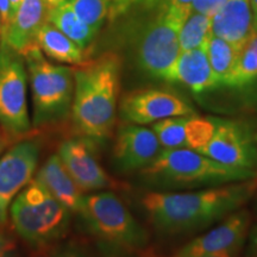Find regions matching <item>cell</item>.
<instances>
[{"mask_svg":"<svg viewBox=\"0 0 257 257\" xmlns=\"http://www.w3.org/2000/svg\"><path fill=\"white\" fill-rule=\"evenodd\" d=\"M256 193L257 175L198 191H153L143 195L141 205L157 232L175 236L206 229L243 208Z\"/></svg>","mask_w":257,"mask_h":257,"instance_id":"6da1fadb","label":"cell"},{"mask_svg":"<svg viewBox=\"0 0 257 257\" xmlns=\"http://www.w3.org/2000/svg\"><path fill=\"white\" fill-rule=\"evenodd\" d=\"M74 98L70 126L74 136L101 144L113 135L119 94L123 59L115 51L73 66Z\"/></svg>","mask_w":257,"mask_h":257,"instance_id":"7a4b0ae2","label":"cell"},{"mask_svg":"<svg viewBox=\"0 0 257 257\" xmlns=\"http://www.w3.org/2000/svg\"><path fill=\"white\" fill-rule=\"evenodd\" d=\"M79 216L106 257L146 255L149 234L115 193L99 191L86 194Z\"/></svg>","mask_w":257,"mask_h":257,"instance_id":"3957f363","label":"cell"},{"mask_svg":"<svg viewBox=\"0 0 257 257\" xmlns=\"http://www.w3.org/2000/svg\"><path fill=\"white\" fill-rule=\"evenodd\" d=\"M140 175L150 187L184 189L242 181L255 178L257 172L221 165L193 149H163Z\"/></svg>","mask_w":257,"mask_h":257,"instance_id":"277c9868","label":"cell"},{"mask_svg":"<svg viewBox=\"0 0 257 257\" xmlns=\"http://www.w3.org/2000/svg\"><path fill=\"white\" fill-rule=\"evenodd\" d=\"M32 99V128L54 127L70 118L74 98L73 66L48 60L37 44L23 54Z\"/></svg>","mask_w":257,"mask_h":257,"instance_id":"5b68a950","label":"cell"},{"mask_svg":"<svg viewBox=\"0 0 257 257\" xmlns=\"http://www.w3.org/2000/svg\"><path fill=\"white\" fill-rule=\"evenodd\" d=\"M72 212L32 179L10 207L16 233L32 248L54 245L68 232Z\"/></svg>","mask_w":257,"mask_h":257,"instance_id":"8992f818","label":"cell"},{"mask_svg":"<svg viewBox=\"0 0 257 257\" xmlns=\"http://www.w3.org/2000/svg\"><path fill=\"white\" fill-rule=\"evenodd\" d=\"M154 15L146 22L133 42L135 62L144 74L166 81L180 48V29L187 17L166 5H152Z\"/></svg>","mask_w":257,"mask_h":257,"instance_id":"52a82bcc","label":"cell"},{"mask_svg":"<svg viewBox=\"0 0 257 257\" xmlns=\"http://www.w3.org/2000/svg\"><path fill=\"white\" fill-rule=\"evenodd\" d=\"M28 81L23 55L0 41V127L9 143L24 140L32 130Z\"/></svg>","mask_w":257,"mask_h":257,"instance_id":"ba28073f","label":"cell"},{"mask_svg":"<svg viewBox=\"0 0 257 257\" xmlns=\"http://www.w3.org/2000/svg\"><path fill=\"white\" fill-rule=\"evenodd\" d=\"M221 165L257 172V134L243 120L216 118V130L200 150Z\"/></svg>","mask_w":257,"mask_h":257,"instance_id":"9c48e42d","label":"cell"},{"mask_svg":"<svg viewBox=\"0 0 257 257\" xmlns=\"http://www.w3.org/2000/svg\"><path fill=\"white\" fill-rule=\"evenodd\" d=\"M40 152L37 141L24 138L0 157V227L8 225L12 202L36 175Z\"/></svg>","mask_w":257,"mask_h":257,"instance_id":"30bf717a","label":"cell"},{"mask_svg":"<svg viewBox=\"0 0 257 257\" xmlns=\"http://www.w3.org/2000/svg\"><path fill=\"white\" fill-rule=\"evenodd\" d=\"M119 114L125 123L149 125L166 118L197 114L178 93L162 88H140L121 96Z\"/></svg>","mask_w":257,"mask_h":257,"instance_id":"8fae6325","label":"cell"},{"mask_svg":"<svg viewBox=\"0 0 257 257\" xmlns=\"http://www.w3.org/2000/svg\"><path fill=\"white\" fill-rule=\"evenodd\" d=\"M250 226L251 214L249 211L240 208L224 218L213 229L185 244L173 256L199 257L224 253L237 256L246 242Z\"/></svg>","mask_w":257,"mask_h":257,"instance_id":"7c38bea8","label":"cell"},{"mask_svg":"<svg viewBox=\"0 0 257 257\" xmlns=\"http://www.w3.org/2000/svg\"><path fill=\"white\" fill-rule=\"evenodd\" d=\"M95 146L89 140L74 136L62 141L57 150L64 168L86 194L118 187L117 181L106 173L96 159Z\"/></svg>","mask_w":257,"mask_h":257,"instance_id":"4fadbf2b","label":"cell"},{"mask_svg":"<svg viewBox=\"0 0 257 257\" xmlns=\"http://www.w3.org/2000/svg\"><path fill=\"white\" fill-rule=\"evenodd\" d=\"M163 148L153 128L124 123L118 127L113 144V160L124 173L141 172L160 155Z\"/></svg>","mask_w":257,"mask_h":257,"instance_id":"5bb4252c","label":"cell"},{"mask_svg":"<svg viewBox=\"0 0 257 257\" xmlns=\"http://www.w3.org/2000/svg\"><path fill=\"white\" fill-rule=\"evenodd\" d=\"M212 35L242 50L256 36L250 0H227L212 17Z\"/></svg>","mask_w":257,"mask_h":257,"instance_id":"9a60e30c","label":"cell"},{"mask_svg":"<svg viewBox=\"0 0 257 257\" xmlns=\"http://www.w3.org/2000/svg\"><path fill=\"white\" fill-rule=\"evenodd\" d=\"M47 15L46 0H23L9 28L0 35L2 42L23 55L36 44L37 32L47 22Z\"/></svg>","mask_w":257,"mask_h":257,"instance_id":"2e32d148","label":"cell"},{"mask_svg":"<svg viewBox=\"0 0 257 257\" xmlns=\"http://www.w3.org/2000/svg\"><path fill=\"white\" fill-rule=\"evenodd\" d=\"M166 81L181 83L194 93H202L219 87L205 46L182 50L170 68Z\"/></svg>","mask_w":257,"mask_h":257,"instance_id":"e0dca14e","label":"cell"},{"mask_svg":"<svg viewBox=\"0 0 257 257\" xmlns=\"http://www.w3.org/2000/svg\"><path fill=\"white\" fill-rule=\"evenodd\" d=\"M35 179L72 213H81L86 193L75 184L57 154L48 157L37 169Z\"/></svg>","mask_w":257,"mask_h":257,"instance_id":"ac0fdd59","label":"cell"},{"mask_svg":"<svg viewBox=\"0 0 257 257\" xmlns=\"http://www.w3.org/2000/svg\"><path fill=\"white\" fill-rule=\"evenodd\" d=\"M36 44L44 56L61 64L76 66L88 59L87 51L48 21L37 32Z\"/></svg>","mask_w":257,"mask_h":257,"instance_id":"d6986e66","label":"cell"},{"mask_svg":"<svg viewBox=\"0 0 257 257\" xmlns=\"http://www.w3.org/2000/svg\"><path fill=\"white\" fill-rule=\"evenodd\" d=\"M47 21L55 25L60 31H62L67 37L75 42L87 53L98 35L75 15L67 2L56 8L48 10Z\"/></svg>","mask_w":257,"mask_h":257,"instance_id":"ffe728a7","label":"cell"},{"mask_svg":"<svg viewBox=\"0 0 257 257\" xmlns=\"http://www.w3.org/2000/svg\"><path fill=\"white\" fill-rule=\"evenodd\" d=\"M208 61L219 86H224L238 60L240 50L223 38L211 35L205 44Z\"/></svg>","mask_w":257,"mask_h":257,"instance_id":"44dd1931","label":"cell"},{"mask_svg":"<svg viewBox=\"0 0 257 257\" xmlns=\"http://www.w3.org/2000/svg\"><path fill=\"white\" fill-rule=\"evenodd\" d=\"M211 35L212 18L191 11L180 29L179 41L181 51L204 47Z\"/></svg>","mask_w":257,"mask_h":257,"instance_id":"7402d4cb","label":"cell"},{"mask_svg":"<svg viewBox=\"0 0 257 257\" xmlns=\"http://www.w3.org/2000/svg\"><path fill=\"white\" fill-rule=\"evenodd\" d=\"M257 80V36L240 50L238 60L224 86L243 87Z\"/></svg>","mask_w":257,"mask_h":257,"instance_id":"603a6c76","label":"cell"},{"mask_svg":"<svg viewBox=\"0 0 257 257\" xmlns=\"http://www.w3.org/2000/svg\"><path fill=\"white\" fill-rule=\"evenodd\" d=\"M188 115L166 118L153 124L152 128L163 149H187Z\"/></svg>","mask_w":257,"mask_h":257,"instance_id":"cb8c5ba5","label":"cell"},{"mask_svg":"<svg viewBox=\"0 0 257 257\" xmlns=\"http://www.w3.org/2000/svg\"><path fill=\"white\" fill-rule=\"evenodd\" d=\"M75 15L96 34L111 17L113 0H66Z\"/></svg>","mask_w":257,"mask_h":257,"instance_id":"d4e9b609","label":"cell"},{"mask_svg":"<svg viewBox=\"0 0 257 257\" xmlns=\"http://www.w3.org/2000/svg\"><path fill=\"white\" fill-rule=\"evenodd\" d=\"M48 257H96V255L85 244L72 240L54 246Z\"/></svg>","mask_w":257,"mask_h":257,"instance_id":"484cf974","label":"cell"},{"mask_svg":"<svg viewBox=\"0 0 257 257\" xmlns=\"http://www.w3.org/2000/svg\"><path fill=\"white\" fill-rule=\"evenodd\" d=\"M227 0H193L192 3V12H198V14L213 17L223 6L226 4Z\"/></svg>","mask_w":257,"mask_h":257,"instance_id":"4316f807","label":"cell"},{"mask_svg":"<svg viewBox=\"0 0 257 257\" xmlns=\"http://www.w3.org/2000/svg\"><path fill=\"white\" fill-rule=\"evenodd\" d=\"M140 2L147 3L153 5H166L168 8L175 10L184 17H187L191 12L193 0H140Z\"/></svg>","mask_w":257,"mask_h":257,"instance_id":"83f0119b","label":"cell"},{"mask_svg":"<svg viewBox=\"0 0 257 257\" xmlns=\"http://www.w3.org/2000/svg\"><path fill=\"white\" fill-rule=\"evenodd\" d=\"M17 244L15 239L0 227V257H16Z\"/></svg>","mask_w":257,"mask_h":257,"instance_id":"f1b7e54d","label":"cell"},{"mask_svg":"<svg viewBox=\"0 0 257 257\" xmlns=\"http://www.w3.org/2000/svg\"><path fill=\"white\" fill-rule=\"evenodd\" d=\"M244 257H257V224H253L252 226H250L245 242Z\"/></svg>","mask_w":257,"mask_h":257,"instance_id":"f546056e","label":"cell"},{"mask_svg":"<svg viewBox=\"0 0 257 257\" xmlns=\"http://www.w3.org/2000/svg\"><path fill=\"white\" fill-rule=\"evenodd\" d=\"M0 21H2V30H0V35H2L4 34L6 29L9 28L10 23L12 22V11L10 0H0Z\"/></svg>","mask_w":257,"mask_h":257,"instance_id":"4dcf8cb0","label":"cell"},{"mask_svg":"<svg viewBox=\"0 0 257 257\" xmlns=\"http://www.w3.org/2000/svg\"><path fill=\"white\" fill-rule=\"evenodd\" d=\"M250 6H251L253 30H255V34L257 36V0H250Z\"/></svg>","mask_w":257,"mask_h":257,"instance_id":"1f68e13d","label":"cell"},{"mask_svg":"<svg viewBox=\"0 0 257 257\" xmlns=\"http://www.w3.org/2000/svg\"><path fill=\"white\" fill-rule=\"evenodd\" d=\"M22 2L23 0H10V3H11V11H12V19H14L16 12H17V10L19 6H21Z\"/></svg>","mask_w":257,"mask_h":257,"instance_id":"d6a6232c","label":"cell"},{"mask_svg":"<svg viewBox=\"0 0 257 257\" xmlns=\"http://www.w3.org/2000/svg\"><path fill=\"white\" fill-rule=\"evenodd\" d=\"M64 2H66V0H46L47 6H48V10L56 8V6L63 4Z\"/></svg>","mask_w":257,"mask_h":257,"instance_id":"836d02e7","label":"cell"},{"mask_svg":"<svg viewBox=\"0 0 257 257\" xmlns=\"http://www.w3.org/2000/svg\"><path fill=\"white\" fill-rule=\"evenodd\" d=\"M143 257H157V256L153 255L152 252H147L146 255H144ZM168 257H175V256L170 255V256H168ZM199 257H237V256H234V255H229V253H224V255H210V256H199Z\"/></svg>","mask_w":257,"mask_h":257,"instance_id":"e575fe53","label":"cell"},{"mask_svg":"<svg viewBox=\"0 0 257 257\" xmlns=\"http://www.w3.org/2000/svg\"><path fill=\"white\" fill-rule=\"evenodd\" d=\"M8 143H9L8 140H6L4 135H3L2 131H0V153L3 152V149H4L5 146H6V144H8Z\"/></svg>","mask_w":257,"mask_h":257,"instance_id":"d590c367","label":"cell"},{"mask_svg":"<svg viewBox=\"0 0 257 257\" xmlns=\"http://www.w3.org/2000/svg\"><path fill=\"white\" fill-rule=\"evenodd\" d=\"M252 199H255V202H253V210H255V213L257 214V193L253 195Z\"/></svg>","mask_w":257,"mask_h":257,"instance_id":"8d00e7d4","label":"cell"},{"mask_svg":"<svg viewBox=\"0 0 257 257\" xmlns=\"http://www.w3.org/2000/svg\"><path fill=\"white\" fill-rule=\"evenodd\" d=\"M0 30H2V21H0Z\"/></svg>","mask_w":257,"mask_h":257,"instance_id":"74e56055","label":"cell"},{"mask_svg":"<svg viewBox=\"0 0 257 257\" xmlns=\"http://www.w3.org/2000/svg\"><path fill=\"white\" fill-rule=\"evenodd\" d=\"M36 257H44V256H36Z\"/></svg>","mask_w":257,"mask_h":257,"instance_id":"f35d334b","label":"cell"},{"mask_svg":"<svg viewBox=\"0 0 257 257\" xmlns=\"http://www.w3.org/2000/svg\"><path fill=\"white\" fill-rule=\"evenodd\" d=\"M0 41H2V38H0Z\"/></svg>","mask_w":257,"mask_h":257,"instance_id":"ab89813d","label":"cell"}]
</instances>
